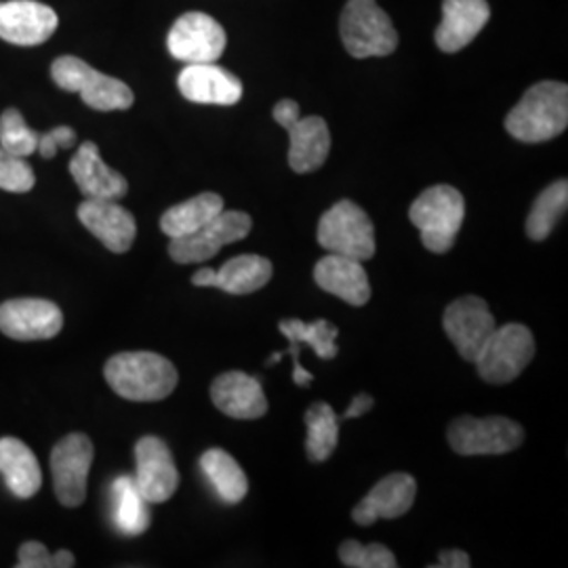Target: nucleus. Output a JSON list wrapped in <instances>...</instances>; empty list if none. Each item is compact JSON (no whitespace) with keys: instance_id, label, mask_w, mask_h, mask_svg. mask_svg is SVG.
<instances>
[{"instance_id":"nucleus-1","label":"nucleus","mask_w":568,"mask_h":568,"mask_svg":"<svg viewBox=\"0 0 568 568\" xmlns=\"http://www.w3.org/2000/svg\"><path fill=\"white\" fill-rule=\"evenodd\" d=\"M105 382L124 400L156 403L178 387L175 365L154 352H122L112 356L103 368Z\"/></svg>"},{"instance_id":"nucleus-2","label":"nucleus","mask_w":568,"mask_h":568,"mask_svg":"<svg viewBox=\"0 0 568 568\" xmlns=\"http://www.w3.org/2000/svg\"><path fill=\"white\" fill-rule=\"evenodd\" d=\"M568 126V87L565 82L532 84L506 116V131L523 143H544Z\"/></svg>"},{"instance_id":"nucleus-3","label":"nucleus","mask_w":568,"mask_h":568,"mask_svg":"<svg viewBox=\"0 0 568 568\" xmlns=\"http://www.w3.org/2000/svg\"><path fill=\"white\" fill-rule=\"evenodd\" d=\"M466 217L464 194L438 183L424 190L408 209V220L422 234V244L432 253H448L457 241V234Z\"/></svg>"},{"instance_id":"nucleus-4","label":"nucleus","mask_w":568,"mask_h":568,"mask_svg":"<svg viewBox=\"0 0 568 568\" xmlns=\"http://www.w3.org/2000/svg\"><path fill=\"white\" fill-rule=\"evenodd\" d=\"M345 51L356 58H386L398 47V32L377 0H347L339 21Z\"/></svg>"},{"instance_id":"nucleus-5","label":"nucleus","mask_w":568,"mask_h":568,"mask_svg":"<svg viewBox=\"0 0 568 568\" xmlns=\"http://www.w3.org/2000/svg\"><path fill=\"white\" fill-rule=\"evenodd\" d=\"M51 77L60 89L79 93L82 102L100 112L129 110L135 102V95L129 89V84L98 72L87 61L74 55H63L53 61Z\"/></svg>"},{"instance_id":"nucleus-6","label":"nucleus","mask_w":568,"mask_h":568,"mask_svg":"<svg viewBox=\"0 0 568 568\" xmlns=\"http://www.w3.org/2000/svg\"><path fill=\"white\" fill-rule=\"evenodd\" d=\"M535 358V337L520 323L495 326L474 365L490 386H504L520 377Z\"/></svg>"},{"instance_id":"nucleus-7","label":"nucleus","mask_w":568,"mask_h":568,"mask_svg":"<svg viewBox=\"0 0 568 568\" xmlns=\"http://www.w3.org/2000/svg\"><path fill=\"white\" fill-rule=\"evenodd\" d=\"M318 244L326 253L358 262L375 257V225L365 209L352 201L333 204L318 222Z\"/></svg>"},{"instance_id":"nucleus-8","label":"nucleus","mask_w":568,"mask_h":568,"mask_svg":"<svg viewBox=\"0 0 568 568\" xmlns=\"http://www.w3.org/2000/svg\"><path fill=\"white\" fill-rule=\"evenodd\" d=\"M274 121L288 133V164L295 173L305 175L318 171L331 152V131L325 119L307 116L302 119L300 103L283 100L272 110Z\"/></svg>"},{"instance_id":"nucleus-9","label":"nucleus","mask_w":568,"mask_h":568,"mask_svg":"<svg viewBox=\"0 0 568 568\" xmlns=\"http://www.w3.org/2000/svg\"><path fill=\"white\" fill-rule=\"evenodd\" d=\"M448 445L462 457L506 455L525 443V429L508 417H457L447 432Z\"/></svg>"},{"instance_id":"nucleus-10","label":"nucleus","mask_w":568,"mask_h":568,"mask_svg":"<svg viewBox=\"0 0 568 568\" xmlns=\"http://www.w3.org/2000/svg\"><path fill=\"white\" fill-rule=\"evenodd\" d=\"M253 227L251 215L243 211H222L217 217H213L201 230L171 239L169 255L175 264H203L206 260H213L225 244L239 243L248 236Z\"/></svg>"},{"instance_id":"nucleus-11","label":"nucleus","mask_w":568,"mask_h":568,"mask_svg":"<svg viewBox=\"0 0 568 568\" xmlns=\"http://www.w3.org/2000/svg\"><path fill=\"white\" fill-rule=\"evenodd\" d=\"M93 443L84 434H68L51 450L53 488L65 508H79L87 497V480L93 464Z\"/></svg>"},{"instance_id":"nucleus-12","label":"nucleus","mask_w":568,"mask_h":568,"mask_svg":"<svg viewBox=\"0 0 568 568\" xmlns=\"http://www.w3.org/2000/svg\"><path fill=\"white\" fill-rule=\"evenodd\" d=\"M225 44L224 26L199 11L183 13L166 37L169 53L183 63H213L224 55Z\"/></svg>"},{"instance_id":"nucleus-13","label":"nucleus","mask_w":568,"mask_h":568,"mask_svg":"<svg viewBox=\"0 0 568 568\" xmlns=\"http://www.w3.org/2000/svg\"><path fill=\"white\" fill-rule=\"evenodd\" d=\"M495 326L497 323L487 302L476 295L455 300L453 304H448L443 316V328L448 339L467 363H474L478 358Z\"/></svg>"},{"instance_id":"nucleus-14","label":"nucleus","mask_w":568,"mask_h":568,"mask_svg":"<svg viewBox=\"0 0 568 568\" xmlns=\"http://www.w3.org/2000/svg\"><path fill=\"white\" fill-rule=\"evenodd\" d=\"M135 485L148 504L169 501L180 487L173 453L159 436H143L135 445Z\"/></svg>"},{"instance_id":"nucleus-15","label":"nucleus","mask_w":568,"mask_h":568,"mask_svg":"<svg viewBox=\"0 0 568 568\" xmlns=\"http://www.w3.org/2000/svg\"><path fill=\"white\" fill-rule=\"evenodd\" d=\"M63 314L47 300L23 297L0 304V331L16 342H41L60 335Z\"/></svg>"},{"instance_id":"nucleus-16","label":"nucleus","mask_w":568,"mask_h":568,"mask_svg":"<svg viewBox=\"0 0 568 568\" xmlns=\"http://www.w3.org/2000/svg\"><path fill=\"white\" fill-rule=\"evenodd\" d=\"M58 13L37 0H0V39L18 47H37L58 30Z\"/></svg>"},{"instance_id":"nucleus-17","label":"nucleus","mask_w":568,"mask_h":568,"mask_svg":"<svg viewBox=\"0 0 568 568\" xmlns=\"http://www.w3.org/2000/svg\"><path fill=\"white\" fill-rule=\"evenodd\" d=\"M417 497V483L410 474L396 471L382 478L368 490L365 499L352 509V520L361 527H371L377 520H394L413 508Z\"/></svg>"},{"instance_id":"nucleus-18","label":"nucleus","mask_w":568,"mask_h":568,"mask_svg":"<svg viewBox=\"0 0 568 568\" xmlns=\"http://www.w3.org/2000/svg\"><path fill=\"white\" fill-rule=\"evenodd\" d=\"M180 93L187 102L204 105H234L243 100V82L222 65L185 63L178 79Z\"/></svg>"},{"instance_id":"nucleus-19","label":"nucleus","mask_w":568,"mask_h":568,"mask_svg":"<svg viewBox=\"0 0 568 568\" xmlns=\"http://www.w3.org/2000/svg\"><path fill=\"white\" fill-rule=\"evenodd\" d=\"M81 224L112 253H126L138 236V222L119 201L84 199L79 206Z\"/></svg>"},{"instance_id":"nucleus-20","label":"nucleus","mask_w":568,"mask_h":568,"mask_svg":"<svg viewBox=\"0 0 568 568\" xmlns=\"http://www.w3.org/2000/svg\"><path fill=\"white\" fill-rule=\"evenodd\" d=\"M274 267L262 255H239L227 260L220 270L203 267L192 276L194 286L220 288L230 295H251L272 281Z\"/></svg>"},{"instance_id":"nucleus-21","label":"nucleus","mask_w":568,"mask_h":568,"mask_svg":"<svg viewBox=\"0 0 568 568\" xmlns=\"http://www.w3.org/2000/svg\"><path fill=\"white\" fill-rule=\"evenodd\" d=\"M70 173L84 199L121 201L129 192V183L119 171L103 163L100 148L93 142L81 143L70 161Z\"/></svg>"},{"instance_id":"nucleus-22","label":"nucleus","mask_w":568,"mask_h":568,"mask_svg":"<svg viewBox=\"0 0 568 568\" xmlns=\"http://www.w3.org/2000/svg\"><path fill=\"white\" fill-rule=\"evenodd\" d=\"M490 20L487 0H443V20L436 28V44L445 53H457L474 41Z\"/></svg>"},{"instance_id":"nucleus-23","label":"nucleus","mask_w":568,"mask_h":568,"mask_svg":"<svg viewBox=\"0 0 568 568\" xmlns=\"http://www.w3.org/2000/svg\"><path fill=\"white\" fill-rule=\"evenodd\" d=\"M211 400L232 419H260L267 413L262 384L241 371H227L211 384Z\"/></svg>"},{"instance_id":"nucleus-24","label":"nucleus","mask_w":568,"mask_h":568,"mask_svg":"<svg viewBox=\"0 0 568 568\" xmlns=\"http://www.w3.org/2000/svg\"><path fill=\"white\" fill-rule=\"evenodd\" d=\"M314 281L345 304L363 307L371 300V283L363 262L328 253L314 267Z\"/></svg>"},{"instance_id":"nucleus-25","label":"nucleus","mask_w":568,"mask_h":568,"mask_svg":"<svg viewBox=\"0 0 568 568\" xmlns=\"http://www.w3.org/2000/svg\"><path fill=\"white\" fill-rule=\"evenodd\" d=\"M0 476L18 499L34 497L42 487L39 459L20 438H0Z\"/></svg>"},{"instance_id":"nucleus-26","label":"nucleus","mask_w":568,"mask_h":568,"mask_svg":"<svg viewBox=\"0 0 568 568\" xmlns=\"http://www.w3.org/2000/svg\"><path fill=\"white\" fill-rule=\"evenodd\" d=\"M224 199L215 192H203L185 203L175 204L169 211H164L161 217V230L169 239L187 236L204 224H209L213 217H217L224 211Z\"/></svg>"},{"instance_id":"nucleus-27","label":"nucleus","mask_w":568,"mask_h":568,"mask_svg":"<svg viewBox=\"0 0 568 568\" xmlns=\"http://www.w3.org/2000/svg\"><path fill=\"white\" fill-rule=\"evenodd\" d=\"M201 469L206 480L213 485L217 497L227 504H241L248 493V480L239 462L224 448H209L201 457Z\"/></svg>"},{"instance_id":"nucleus-28","label":"nucleus","mask_w":568,"mask_h":568,"mask_svg":"<svg viewBox=\"0 0 568 568\" xmlns=\"http://www.w3.org/2000/svg\"><path fill=\"white\" fill-rule=\"evenodd\" d=\"M305 450L316 464L331 459L339 443V415L326 403H314L305 410Z\"/></svg>"},{"instance_id":"nucleus-29","label":"nucleus","mask_w":568,"mask_h":568,"mask_svg":"<svg viewBox=\"0 0 568 568\" xmlns=\"http://www.w3.org/2000/svg\"><path fill=\"white\" fill-rule=\"evenodd\" d=\"M112 511L114 523L124 535L135 537L150 527V509L133 478L121 476L112 485Z\"/></svg>"},{"instance_id":"nucleus-30","label":"nucleus","mask_w":568,"mask_h":568,"mask_svg":"<svg viewBox=\"0 0 568 568\" xmlns=\"http://www.w3.org/2000/svg\"><path fill=\"white\" fill-rule=\"evenodd\" d=\"M568 206V182L567 180H558V182L549 183L548 187L535 199L532 209L528 213L527 236L535 243L546 241L549 234L554 232V227L565 217Z\"/></svg>"},{"instance_id":"nucleus-31","label":"nucleus","mask_w":568,"mask_h":568,"mask_svg":"<svg viewBox=\"0 0 568 568\" xmlns=\"http://www.w3.org/2000/svg\"><path fill=\"white\" fill-rule=\"evenodd\" d=\"M278 328H281V333L286 339H293L297 344L312 347L314 354L321 361H333L339 354V347L335 344V339L339 335V328L326 323V321L304 323V321L291 318V321H283Z\"/></svg>"},{"instance_id":"nucleus-32","label":"nucleus","mask_w":568,"mask_h":568,"mask_svg":"<svg viewBox=\"0 0 568 568\" xmlns=\"http://www.w3.org/2000/svg\"><path fill=\"white\" fill-rule=\"evenodd\" d=\"M0 148L21 159L34 154L39 148V133L26 124L20 110L16 108L0 114Z\"/></svg>"},{"instance_id":"nucleus-33","label":"nucleus","mask_w":568,"mask_h":568,"mask_svg":"<svg viewBox=\"0 0 568 568\" xmlns=\"http://www.w3.org/2000/svg\"><path fill=\"white\" fill-rule=\"evenodd\" d=\"M339 560L349 568H396V556L384 544L363 546L354 539H347L339 546Z\"/></svg>"},{"instance_id":"nucleus-34","label":"nucleus","mask_w":568,"mask_h":568,"mask_svg":"<svg viewBox=\"0 0 568 568\" xmlns=\"http://www.w3.org/2000/svg\"><path fill=\"white\" fill-rule=\"evenodd\" d=\"M37 175L32 166L26 163L21 156H16L0 148V190L26 194L34 187Z\"/></svg>"},{"instance_id":"nucleus-35","label":"nucleus","mask_w":568,"mask_h":568,"mask_svg":"<svg viewBox=\"0 0 568 568\" xmlns=\"http://www.w3.org/2000/svg\"><path fill=\"white\" fill-rule=\"evenodd\" d=\"M18 558V568H51V551L41 541H26Z\"/></svg>"},{"instance_id":"nucleus-36","label":"nucleus","mask_w":568,"mask_h":568,"mask_svg":"<svg viewBox=\"0 0 568 568\" xmlns=\"http://www.w3.org/2000/svg\"><path fill=\"white\" fill-rule=\"evenodd\" d=\"M375 405V400H373V396H368L365 392H361V394H356L354 398H352V403L347 406V410H345L344 415L339 417V424L345 422V419H356V417H363L365 413H368L371 408Z\"/></svg>"},{"instance_id":"nucleus-37","label":"nucleus","mask_w":568,"mask_h":568,"mask_svg":"<svg viewBox=\"0 0 568 568\" xmlns=\"http://www.w3.org/2000/svg\"><path fill=\"white\" fill-rule=\"evenodd\" d=\"M438 565L436 567L443 568H467L471 567V560H469V556H467L464 549H445V551H440V556H438Z\"/></svg>"},{"instance_id":"nucleus-38","label":"nucleus","mask_w":568,"mask_h":568,"mask_svg":"<svg viewBox=\"0 0 568 568\" xmlns=\"http://www.w3.org/2000/svg\"><path fill=\"white\" fill-rule=\"evenodd\" d=\"M49 135L58 148H72L77 143V131L70 126H58V129L49 131Z\"/></svg>"},{"instance_id":"nucleus-39","label":"nucleus","mask_w":568,"mask_h":568,"mask_svg":"<svg viewBox=\"0 0 568 568\" xmlns=\"http://www.w3.org/2000/svg\"><path fill=\"white\" fill-rule=\"evenodd\" d=\"M77 565L74 554L68 549H60L55 554H51V568H72Z\"/></svg>"},{"instance_id":"nucleus-40","label":"nucleus","mask_w":568,"mask_h":568,"mask_svg":"<svg viewBox=\"0 0 568 568\" xmlns=\"http://www.w3.org/2000/svg\"><path fill=\"white\" fill-rule=\"evenodd\" d=\"M58 150H60V148L51 140L49 133L39 135V148H37V152H41L42 159H53V156L58 154Z\"/></svg>"}]
</instances>
